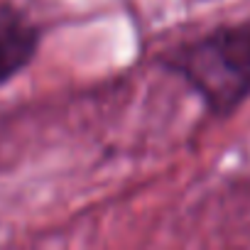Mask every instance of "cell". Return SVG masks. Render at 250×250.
Listing matches in <instances>:
<instances>
[{"instance_id":"1","label":"cell","mask_w":250,"mask_h":250,"mask_svg":"<svg viewBox=\"0 0 250 250\" xmlns=\"http://www.w3.org/2000/svg\"><path fill=\"white\" fill-rule=\"evenodd\" d=\"M213 115H228L250 98V20L218 25L160 54Z\"/></svg>"},{"instance_id":"2","label":"cell","mask_w":250,"mask_h":250,"mask_svg":"<svg viewBox=\"0 0 250 250\" xmlns=\"http://www.w3.org/2000/svg\"><path fill=\"white\" fill-rule=\"evenodd\" d=\"M40 25L10 0H0V86L18 79L37 57Z\"/></svg>"}]
</instances>
